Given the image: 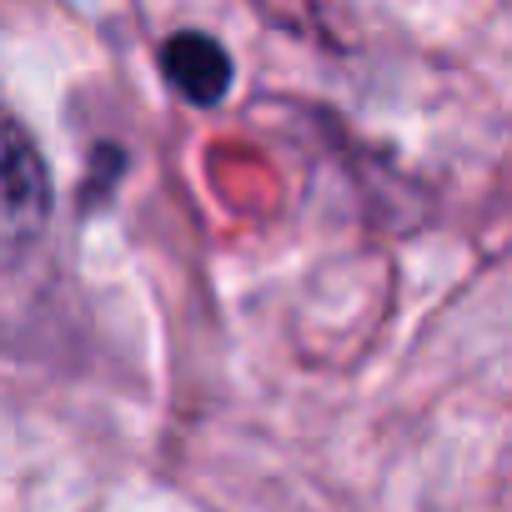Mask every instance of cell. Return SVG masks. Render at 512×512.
I'll use <instances>...</instances> for the list:
<instances>
[{
    "label": "cell",
    "instance_id": "6da1fadb",
    "mask_svg": "<svg viewBox=\"0 0 512 512\" xmlns=\"http://www.w3.org/2000/svg\"><path fill=\"white\" fill-rule=\"evenodd\" d=\"M51 221V176L31 131L0 111V272L46 236Z\"/></svg>",
    "mask_w": 512,
    "mask_h": 512
},
{
    "label": "cell",
    "instance_id": "7a4b0ae2",
    "mask_svg": "<svg viewBox=\"0 0 512 512\" xmlns=\"http://www.w3.org/2000/svg\"><path fill=\"white\" fill-rule=\"evenodd\" d=\"M161 71L196 106H216L231 86V56L211 36H191V31H181L161 46Z\"/></svg>",
    "mask_w": 512,
    "mask_h": 512
}]
</instances>
